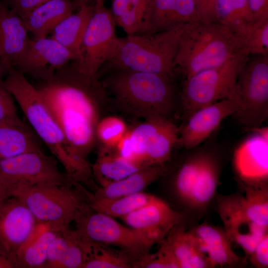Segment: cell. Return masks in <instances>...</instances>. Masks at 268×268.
<instances>
[{
	"instance_id": "32",
	"label": "cell",
	"mask_w": 268,
	"mask_h": 268,
	"mask_svg": "<svg viewBox=\"0 0 268 268\" xmlns=\"http://www.w3.org/2000/svg\"><path fill=\"white\" fill-rule=\"evenodd\" d=\"M214 21L245 36L248 26L254 21L247 0H218L215 7Z\"/></svg>"
},
{
	"instance_id": "37",
	"label": "cell",
	"mask_w": 268,
	"mask_h": 268,
	"mask_svg": "<svg viewBox=\"0 0 268 268\" xmlns=\"http://www.w3.org/2000/svg\"><path fill=\"white\" fill-rule=\"evenodd\" d=\"M160 247L154 254L145 256L135 265V268H179L178 263L167 245L162 240Z\"/></svg>"
},
{
	"instance_id": "41",
	"label": "cell",
	"mask_w": 268,
	"mask_h": 268,
	"mask_svg": "<svg viewBox=\"0 0 268 268\" xmlns=\"http://www.w3.org/2000/svg\"><path fill=\"white\" fill-rule=\"evenodd\" d=\"M198 19L203 21H214L216 4L218 0H195Z\"/></svg>"
},
{
	"instance_id": "3",
	"label": "cell",
	"mask_w": 268,
	"mask_h": 268,
	"mask_svg": "<svg viewBox=\"0 0 268 268\" xmlns=\"http://www.w3.org/2000/svg\"><path fill=\"white\" fill-rule=\"evenodd\" d=\"M100 82L123 111L145 120H166L176 110L175 75L114 69Z\"/></svg>"
},
{
	"instance_id": "12",
	"label": "cell",
	"mask_w": 268,
	"mask_h": 268,
	"mask_svg": "<svg viewBox=\"0 0 268 268\" xmlns=\"http://www.w3.org/2000/svg\"><path fill=\"white\" fill-rule=\"evenodd\" d=\"M53 155L33 151L0 160V181L11 190L19 186L62 184L74 181L58 166Z\"/></svg>"
},
{
	"instance_id": "6",
	"label": "cell",
	"mask_w": 268,
	"mask_h": 268,
	"mask_svg": "<svg viewBox=\"0 0 268 268\" xmlns=\"http://www.w3.org/2000/svg\"><path fill=\"white\" fill-rule=\"evenodd\" d=\"M38 222L56 230L69 228L79 211L90 201L91 193L75 181L66 184L19 186L11 190Z\"/></svg>"
},
{
	"instance_id": "2",
	"label": "cell",
	"mask_w": 268,
	"mask_h": 268,
	"mask_svg": "<svg viewBox=\"0 0 268 268\" xmlns=\"http://www.w3.org/2000/svg\"><path fill=\"white\" fill-rule=\"evenodd\" d=\"M1 83L17 102L36 134L63 166L68 178L95 191L98 187L90 164L70 144L37 88L25 74L15 69L9 70Z\"/></svg>"
},
{
	"instance_id": "4",
	"label": "cell",
	"mask_w": 268,
	"mask_h": 268,
	"mask_svg": "<svg viewBox=\"0 0 268 268\" xmlns=\"http://www.w3.org/2000/svg\"><path fill=\"white\" fill-rule=\"evenodd\" d=\"M247 48L243 35L215 21L197 20L184 26L174 62L176 73L187 78L218 66Z\"/></svg>"
},
{
	"instance_id": "36",
	"label": "cell",
	"mask_w": 268,
	"mask_h": 268,
	"mask_svg": "<svg viewBox=\"0 0 268 268\" xmlns=\"http://www.w3.org/2000/svg\"><path fill=\"white\" fill-rule=\"evenodd\" d=\"M245 37L250 55H268V19L251 23Z\"/></svg>"
},
{
	"instance_id": "11",
	"label": "cell",
	"mask_w": 268,
	"mask_h": 268,
	"mask_svg": "<svg viewBox=\"0 0 268 268\" xmlns=\"http://www.w3.org/2000/svg\"><path fill=\"white\" fill-rule=\"evenodd\" d=\"M94 1L93 14L80 45L79 58L74 62L81 75L98 83L99 72L112 57L118 37L116 23L104 0Z\"/></svg>"
},
{
	"instance_id": "45",
	"label": "cell",
	"mask_w": 268,
	"mask_h": 268,
	"mask_svg": "<svg viewBox=\"0 0 268 268\" xmlns=\"http://www.w3.org/2000/svg\"><path fill=\"white\" fill-rule=\"evenodd\" d=\"M13 264L5 256L0 254V268H13Z\"/></svg>"
},
{
	"instance_id": "47",
	"label": "cell",
	"mask_w": 268,
	"mask_h": 268,
	"mask_svg": "<svg viewBox=\"0 0 268 268\" xmlns=\"http://www.w3.org/2000/svg\"><path fill=\"white\" fill-rule=\"evenodd\" d=\"M76 2L79 4L80 6L83 4H87L86 2L90 0H75Z\"/></svg>"
},
{
	"instance_id": "26",
	"label": "cell",
	"mask_w": 268,
	"mask_h": 268,
	"mask_svg": "<svg viewBox=\"0 0 268 268\" xmlns=\"http://www.w3.org/2000/svg\"><path fill=\"white\" fill-rule=\"evenodd\" d=\"M93 12L94 5L82 4L76 13L65 17L51 33V38L73 54L75 61L79 58L80 45Z\"/></svg>"
},
{
	"instance_id": "5",
	"label": "cell",
	"mask_w": 268,
	"mask_h": 268,
	"mask_svg": "<svg viewBox=\"0 0 268 268\" xmlns=\"http://www.w3.org/2000/svg\"><path fill=\"white\" fill-rule=\"evenodd\" d=\"M185 25L118 38L112 57L101 68L175 75L174 62Z\"/></svg>"
},
{
	"instance_id": "13",
	"label": "cell",
	"mask_w": 268,
	"mask_h": 268,
	"mask_svg": "<svg viewBox=\"0 0 268 268\" xmlns=\"http://www.w3.org/2000/svg\"><path fill=\"white\" fill-rule=\"evenodd\" d=\"M136 161L143 166L165 164L178 145L179 128L170 119L145 120L130 130Z\"/></svg>"
},
{
	"instance_id": "10",
	"label": "cell",
	"mask_w": 268,
	"mask_h": 268,
	"mask_svg": "<svg viewBox=\"0 0 268 268\" xmlns=\"http://www.w3.org/2000/svg\"><path fill=\"white\" fill-rule=\"evenodd\" d=\"M232 93L240 108L234 115L251 130L261 128L268 116V55H254L241 70Z\"/></svg>"
},
{
	"instance_id": "21",
	"label": "cell",
	"mask_w": 268,
	"mask_h": 268,
	"mask_svg": "<svg viewBox=\"0 0 268 268\" xmlns=\"http://www.w3.org/2000/svg\"><path fill=\"white\" fill-rule=\"evenodd\" d=\"M197 20L195 0H149L145 34L166 30Z\"/></svg>"
},
{
	"instance_id": "33",
	"label": "cell",
	"mask_w": 268,
	"mask_h": 268,
	"mask_svg": "<svg viewBox=\"0 0 268 268\" xmlns=\"http://www.w3.org/2000/svg\"><path fill=\"white\" fill-rule=\"evenodd\" d=\"M88 242V254L83 268H135V261L125 251Z\"/></svg>"
},
{
	"instance_id": "25",
	"label": "cell",
	"mask_w": 268,
	"mask_h": 268,
	"mask_svg": "<svg viewBox=\"0 0 268 268\" xmlns=\"http://www.w3.org/2000/svg\"><path fill=\"white\" fill-rule=\"evenodd\" d=\"M59 231L48 223L38 222L18 252L15 268H43L49 247Z\"/></svg>"
},
{
	"instance_id": "28",
	"label": "cell",
	"mask_w": 268,
	"mask_h": 268,
	"mask_svg": "<svg viewBox=\"0 0 268 268\" xmlns=\"http://www.w3.org/2000/svg\"><path fill=\"white\" fill-rule=\"evenodd\" d=\"M33 151H43L40 139L31 127L23 123L0 125V160Z\"/></svg>"
},
{
	"instance_id": "8",
	"label": "cell",
	"mask_w": 268,
	"mask_h": 268,
	"mask_svg": "<svg viewBox=\"0 0 268 268\" xmlns=\"http://www.w3.org/2000/svg\"><path fill=\"white\" fill-rule=\"evenodd\" d=\"M250 55L246 48L223 64L184 79L179 95L183 122L196 111L228 97Z\"/></svg>"
},
{
	"instance_id": "15",
	"label": "cell",
	"mask_w": 268,
	"mask_h": 268,
	"mask_svg": "<svg viewBox=\"0 0 268 268\" xmlns=\"http://www.w3.org/2000/svg\"><path fill=\"white\" fill-rule=\"evenodd\" d=\"M240 108L238 99L231 93L228 97L196 111L179 128L177 146L188 150L200 145L224 119L234 115Z\"/></svg>"
},
{
	"instance_id": "14",
	"label": "cell",
	"mask_w": 268,
	"mask_h": 268,
	"mask_svg": "<svg viewBox=\"0 0 268 268\" xmlns=\"http://www.w3.org/2000/svg\"><path fill=\"white\" fill-rule=\"evenodd\" d=\"M38 222L19 198L0 201V247L14 265L18 252Z\"/></svg>"
},
{
	"instance_id": "34",
	"label": "cell",
	"mask_w": 268,
	"mask_h": 268,
	"mask_svg": "<svg viewBox=\"0 0 268 268\" xmlns=\"http://www.w3.org/2000/svg\"><path fill=\"white\" fill-rule=\"evenodd\" d=\"M242 206L245 214L253 222L268 229V187H244Z\"/></svg>"
},
{
	"instance_id": "22",
	"label": "cell",
	"mask_w": 268,
	"mask_h": 268,
	"mask_svg": "<svg viewBox=\"0 0 268 268\" xmlns=\"http://www.w3.org/2000/svg\"><path fill=\"white\" fill-rule=\"evenodd\" d=\"M189 231L211 268L237 266L245 261L235 253L225 231L221 228L205 222Z\"/></svg>"
},
{
	"instance_id": "48",
	"label": "cell",
	"mask_w": 268,
	"mask_h": 268,
	"mask_svg": "<svg viewBox=\"0 0 268 268\" xmlns=\"http://www.w3.org/2000/svg\"><path fill=\"white\" fill-rule=\"evenodd\" d=\"M0 254L2 255L5 256L4 255V253H3V252L2 250V249H1L0 247Z\"/></svg>"
},
{
	"instance_id": "24",
	"label": "cell",
	"mask_w": 268,
	"mask_h": 268,
	"mask_svg": "<svg viewBox=\"0 0 268 268\" xmlns=\"http://www.w3.org/2000/svg\"><path fill=\"white\" fill-rule=\"evenodd\" d=\"M71 0H49L22 18L33 38L47 37L65 17L72 13Z\"/></svg>"
},
{
	"instance_id": "27",
	"label": "cell",
	"mask_w": 268,
	"mask_h": 268,
	"mask_svg": "<svg viewBox=\"0 0 268 268\" xmlns=\"http://www.w3.org/2000/svg\"><path fill=\"white\" fill-rule=\"evenodd\" d=\"M177 260L179 268H211L207 257L199 250L189 231L180 224L163 240Z\"/></svg>"
},
{
	"instance_id": "42",
	"label": "cell",
	"mask_w": 268,
	"mask_h": 268,
	"mask_svg": "<svg viewBox=\"0 0 268 268\" xmlns=\"http://www.w3.org/2000/svg\"><path fill=\"white\" fill-rule=\"evenodd\" d=\"M114 148L116 150V154L127 160L140 164L136 161L135 158L131 142L129 130L120 140Z\"/></svg>"
},
{
	"instance_id": "18",
	"label": "cell",
	"mask_w": 268,
	"mask_h": 268,
	"mask_svg": "<svg viewBox=\"0 0 268 268\" xmlns=\"http://www.w3.org/2000/svg\"><path fill=\"white\" fill-rule=\"evenodd\" d=\"M218 213L224 225L225 232L231 242L243 250L248 258L268 229L251 221L244 211L242 196H221L218 201Z\"/></svg>"
},
{
	"instance_id": "43",
	"label": "cell",
	"mask_w": 268,
	"mask_h": 268,
	"mask_svg": "<svg viewBox=\"0 0 268 268\" xmlns=\"http://www.w3.org/2000/svg\"><path fill=\"white\" fill-rule=\"evenodd\" d=\"M254 21L268 19V0H247Z\"/></svg>"
},
{
	"instance_id": "17",
	"label": "cell",
	"mask_w": 268,
	"mask_h": 268,
	"mask_svg": "<svg viewBox=\"0 0 268 268\" xmlns=\"http://www.w3.org/2000/svg\"><path fill=\"white\" fill-rule=\"evenodd\" d=\"M254 131L234 155V169L244 187L268 186V128Z\"/></svg>"
},
{
	"instance_id": "29",
	"label": "cell",
	"mask_w": 268,
	"mask_h": 268,
	"mask_svg": "<svg viewBox=\"0 0 268 268\" xmlns=\"http://www.w3.org/2000/svg\"><path fill=\"white\" fill-rule=\"evenodd\" d=\"M149 0H112L111 10L116 24L127 35L145 34Z\"/></svg>"
},
{
	"instance_id": "23",
	"label": "cell",
	"mask_w": 268,
	"mask_h": 268,
	"mask_svg": "<svg viewBox=\"0 0 268 268\" xmlns=\"http://www.w3.org/2000/svg\"><path fill=\"white\" fill-rule=\"evenodd\" d=\"M167 171L165 164L144 167L122 179L98 187L93 196L95 198L115 199L141 192Z\"/></svg>"
},
{
	"instance_id": "40",
	"label": "cell",
	"mask_w": 268,
	"mask_h": 268,
	"mask_svg": "<svg viewBox=\"0 0 268 268\" xmlns=\"http://www.w3.org/2000/svg\"><path fill=\"white\" fill-rule=\"evenodd\" d=\"M49 0H6V5L22 18Z\"/></svg>"
},
{
	"instance_id": "35",
	"label": "cell",
	"mask_w": 268,
	"mask_h": 268,
	"mask_svg": "<svg viewBox=\"0 0 268 268\" xmlns=\"http://www.w3.org/2000/svg\"><path fill=\"white\" fill-rule=\"evenodd\" d=\"M121 118L110 116L99 120L96 128V138L103 146L101 150L114 148L128 131Z\"/></svg>"
},
{
	"instance_id": "44",
	"label": "cell",
	"mask_w": 268,
	"mask_h": 268,
	"mask_svg": "<svg viewBox=\"0 0 268 268\" xmlns=\"http://www.w3.org/2000/svg\"><path fill=\"white\" fill-rule=\"evenodd\" d=\"M12 196L9 189L0 181V201Z\"/></svg>"
},
{
	"instance_id": "7",
	"label": "cell",
	"mask_w": 268,
	"mask_h": 268,
	"mask_svg": "<svg viewBox=\"0 0 268 268\" xmlns=\"http://www.w3.org/2000/svg\"><path fill=\"white\" fill-rule=\"evenodd\" d=\"M207 142L188 149L177 168L174 186L180 200L189 207L202 209L213 199L221 170L222 149Z\"/></svg>"
},
{
	"instance_id": "19",
	"label": "cell",
	"mask_w": 268,
	"mask_h": 268,
	"mask_svg": "<svg viewBox=\"0 0 268 268\" xmlns=\"http://www.w3.org/2000/svg\"><path fill=\"white\" fill-rule=\"evenodd\" d=\"M184 216L183 212L175 210L157 197L148 204L121 218L130 227L147 232L160 243Z\"/></svg>"
},
{
	"instance_id": "30",
	"label": "cell",
	"mask_w": 268,
	"mask_h": 268,
	"mask_svg": "<svg viewBox=\"0 0 268 268\" xmlns=\"http://www.w3.org/2000/svg\"><path fill=\"white\" fill-rule=\"evenodd\" d=\"M146 167L116 154L100 152L92 172L101 186L122 179Z\"/></svg>"
},
{
	"instance_id": "46",
	"label": "cell",
	"mask_w": 268,
	"mask_h": 268,
	"mask_svg": "<svg viewBox=\"0 0 268 268\" xmlns=\"http://www.w3.org/2000/svg\"><path fill=\"white\" fill-rule=\"evenodd\" d=\"M8 71L0 59V83H1L6 76Z\"/></svg>"
},
{
	"instance_id": "20",
	"label": "cell",
	"mask_w": 268,
	"mask_h": 268,
	"mask_svg": "<svg viewBox=\"0 0 268 268\" xmlns=\"http://www.w3.org/2000/svg\"><path fill=\"white\" fill-rule=\"evenodd\" d=\"M22 18L0 1V59L8 71L15 68L31 39Z\"/></svg>"
},
{
	"instance_id": "16",
	"label": "cell",
	"mask_w": 268,
	"mask_h": 268,
	"mask_svg": "<svg viewBox=\"0 0 268 268\" xmlns=\"http://www.w3.org/2000/svg\"><path fill=\"white\" fill-rule=\"evenodd\" d=\"M75 60L73 54L51 37L32 38L14 69L42 81Z\"/></svg>"
},
{
	"instance_id": "31",
	"label": "cell",
	"mask_w": 268,
	"mask_h": 268,
	"mask_svg": "<svg viewBox=\"0 0 268 268\" xmlns=\"http://www.w3.org/2000/svg\"><path fill=\"white\" fill-rule=\"evenodd\" d=\"M156 198L142 192L115 199L95 198L92 194L89 205L96 211L121 218L148 204Z\"/></svg>"
},
{
	"instance_id": "39",
	"label": "cell",
	"mask_w": 268,
	"mask_h": 268,
	"mask_svg": "<svg viewBox=\"0 0 268 268\" xmlns=\"http://www.w3.org/2000/svg\"><path fill=\"white\" fill-rule=\"evenodd\" d=\"M248 258L256 268L268 267V233L259 243Z\"/></svg>"
},
{
	"instance_id": "1",
	"label": "cell",
	"mask_w": 268,
	"mask_h": 268,
	"mask_svg": "<svg viewBox=\"0 0 268 268\" xmlns=\"http://www.w3.org/2000/svg\"><path fill=\"white\" fill-rule=\"evenodd\" d=\"M70 62L36 88L70 144L86 160L96 142L100 118L95 94L101 86L81 75Z\"/></svg>"
},
{
	"instance_id": "9",
	"label": "cell",
	"mask_w": 268,
	"mask_h": 268,
	"mask_svg": "<svg viewBox=\"0 0 268 268\" xmlns=\"http://www.w3.org/2000/svg\"><path fill=\"white\" fill-rule=\"evenodd\" d=\"M74 222L77 233L84 240L118 247L129 255L136 264L150 253L157 241L146 232L126 227L113 217L95 211L89 204L76 215Z\"/></svg>"
},
{
	"instance_id": "38",
	"label": "cell",
	"mask_w": 268,
	"mask_h": 268,
	"mask_svg": "<svg viewBox=\"0 0 268 268\" xmlns=\"http://www.w3.org/2000/svg\"><path fill=\"white\" fill-rule=\"evenodd\" d=\"M15 99L0 83V125H18L23 123L17 112Z\"/></svg>"
}]
</instances>
